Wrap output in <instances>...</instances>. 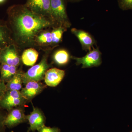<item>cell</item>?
<instances>
[{
  "mask_svg": "<svg viewBox=\"0 0 132 132\" xmlns=\"http://www.w3.org/2000/svg\"><path fill=\"white\" fill-rule=\"evenodd\" d=\"M29 125L28 132H35L45 126L46 118L44 114L38 108L33 106V110L30 114L27 115Z\"/></svg>",
  "mask_w": 132,
  "mask_h": 132,
  "instance_id": "9c48e42d",
  "label": "cell"
},
{
  "mask_svg": "<svg viewBox=\"0 0 132 132\" xmlns=\"http://www.w3.org/2000/svg\"><path fill=\"white\" fill-rule=\"evenodd\" d=\"M23 73L20 69L18 70L12 79L6 83V90L20 91L21 90L23 83Z\"/></svg>",
  "mask_w": 132,
  "mask_h": 132,
  "instance_id": "e0dca14e",
  "label": "cell"
},
{
  "mask_svg": "<svg viewBox=\"0 0 132 132\" xmlns=\"http://www.w3.org/2000/svg\"><path fill=\"white\" fill-rule=\"evenodd\" d=\"M67 29L62 27L53 28L51 31L52 46L53 48L56 47L62 41L63 34L67 31Z\"/></svg>",
  "mask_w": 132,
  "mask_h": 132,
  "instance_id": "d6986e66",
  "label": "cell"
},
{
  "mask_svg": "<svg viewBox=\"0 0 132 132\" xmlns=\"http://www.w3.org/2000/svg\"><path fill=\"white\" fill-rule=\"evenodd\" d=\"M13 43L11 30L7 25L0 21V50Z\"/></svg>",
  "mask_w": 132,
  "mask_h": 132,
  "instance_id": "4fadbf2b",
  "label": "cell"
},
{
  "mask_svg": "<svg viewBox=\"0 0 132 132\" xmlns=\"http://www.w3.org/2000/svg\"><path fill=\"white\" fill-rule=\"evenodd\" d=\"M27 101L20 91L6 90L0 100V109L8 112L16 107L24 106Z\"/></svg>",
  "mask_w": 132,
  "mask_h": 132,
  "instance_id": "277c9868",
  "label": "cell"
},
{
  "mask_svg": "<svg viewBox=\"0 0 132 132\" xmlns=\"http://www.w3.org/2000/svg\"><path fill=\"white\" fill-rule=\"evenodd\" d=\"M71 32L79 39L83 50L89 52L96 45V40L88 32L75 28L71 29Z\"/></svg>",
  "mask_w": 132,
  "mask_h": 132,
  "instance_id": "8fae6325",
  "label": "cell"
},
{
  "mask_svg": "<svg viewBox=\"0 0 132 132\" xmlns=\"http://www.w3.org/2000/svg\"><path fill=\"white\" fill-rule=\"evenodd\" d=\"M6 91V84L0 81V100Z\"/></svg>",
  "mask_w": 132,
  "mask_h": 132,
  "instance_id": "603a6c76",
  "label": "cell"
},
{
  "mask_svg": "<svg viewBox=\"0 0 132 132\" xmlns=\"http://www.w3.org/2000/svg\"><path fill=\"white\" fill-rule=\"evenodd\" d=\"M38 131V132H60V130L58 128L51 127L46 126L41 128Z\"/></svg>",
  "mask_w": 132,
  "mask_h": 132,
  "instance_id": "7402d4cb",
  "label": "cell"
},
{
  "mask_svg": "<svg viewBox=\"0 0 132 132\" xmlns=\"http://www.w3.org/2000/svg\"><path fill=\"white\" fill-rule=\"evenodd\" d=\"M50 52V50L46 52L39 63L32 66L27 72L23 73V83L26 84L31 81L40 82L44 79L45 73L50 67L47 61Z\"/></svg>",
  "mask_w": 132,
  "mask_h": 132,
  "instance_id": "3957f363",
  "label": "cell"
},
{
  "mask_svg": "<svg viewBox=\"0 0 132 132\" xmlns=\"http://www.w3.org/2000/svg\"><path fill=\"white\" fill-rule=\"evenodd\" d=\"M2 110L0 109V132H5L6 127L4 125V120L7 113L3 112Z\"/></svg>",
  "mask_w": 132,
  "mask_h": 132,
  "instance_id": "44dd1931",
  "label": "cell"
},
{
  "mask_svg": "<svg viewBox=\"0 0 132 132\" xmlns=\"http://www.w3.org/2000/svg\"><path fill=\"white\" fill-rule=\"evenodd\" d=\"M39 53L32 47L25 49L21 56L22 62L28 66H33L38 60Z\"/></svg>",
  "mask_w": 132,
  "mask_h": 132,
  "instance_id": "2e32d148",
  "label": "cell"
},
{
  "mask_svg": "<svg viewBox=\"0 0 132 132\" xmlns=\"http://www.w3.org/2000/svg\"><path fill=\"white\" fill-rule=\"evenodd\" d=\"M6 1V0H0V4L4 3Z\"/></svg>",
  "mask_w": 132,
  "mask_h": 132,
  "instance_id": "d4e9b609",
  "label": "cell"
},
{
  "mask_svg": "<svg viewBox=\"0 0 132 132\" xmlns=\"http://www.w3.org/2000/svg\"><path fill=\"white\" fill-rule=\"evenodd\" d=\"M18 67L6 64H0V81L7 83L18 72Z\"/></svg>",
  "mask_w": 132,
  "mask_h": 132,
  "instance_id": "9a60e30c",
  "label": "cell"
},
{
  "mask_svg": "<svg viewBox=\"0 0 132 132\" xmlns=\"http://www.w3.org/2000/svg\"><path fill=\"white\" fill-rule=\"evenodd\" d=\"M9 27L15 44L19 49L34 47V40L38 33L55 27L51 20L36 14L25 5H15L7 10Z\"/></svg>",
  "mask_w": 132,
  "mask_h": 132,
  "instance_id": "6da1fadb",
  "label": "cell"
},
{
  "mask_svg": "<svg viewBox=\"0 0 132 132\" xmlns=\"http://www.w3.org/2000/svg\"><path fill=\"white\" fill-rule=\"evenodd\" d=\"M50 14L55 27H62L68 29L71 27L64 0H50Z\"/></svg>",
  "mask_w": 132,
  "mask_h": 132,
  "instance_id": "7a4b0ae2",
  "label": "cell"
},
{
  "mask_svg": "<svg viewBox=\"0 0 132 132\" xmlns=\"http://www.w3.org/2000/svg\"><path fill=\"white\" fill-rule=\"evenodd\" d=\"M46 87V85L40 82L29 81L26 83V86L22 88L20 92L22 96L28 101H31Z\"/></svg>",
  "mask_w": 132,
  "mask_h": 132,
  "instance_id": "30bf717a",
  "label": "cell"
},
{
  "mask_svg": "<svg viewBox=\"0 0 132 132\" xmlns=\"http://www.w3.org/2000/svg\"><path fill=\"white\" fill-rule=\"evenodd\" d=\"M71 57L67 50L60 49L57 50L54 54L53 60L55 63L58 65L63 66L68 63Z\"/></svg>",
  "mask_w": 132,
  "mask_h": 132,
  "instance_id": "ac0fdd59",
  "label": "cell"
},
{
  "mask_svg": "<svg viewBox=\"0 0 132 132\" xmlns=\"http://www.w3.org/2000/svg\"><path fill=\"white\" fill-rule=\"evenodd\" d=\"M51 28L46 29L37 34L34 40V46L46 47L52 46Z\"/></svg>",
  "mask_w": 132,
  "mask_h": 132,
  "instance_id": "5bb4252c",
  "label": "cell"
},
{
  "mask_svg": "<svg viewBox=\"0 0 132 132\" xmlns=\"http://www.w3.org/2000/svg\"><path fill=\"white\" fill-rule=\"evenodd\" d=\"M131 132H132V131Z\"/></svg>",
  "mask_w": 132,
  "mask_h": 132,
  "instance_id": "4316f807",
  "label": "cell"
},
{
  "mask_svg": "<svg viewBox=\"0 0 132 132\" xmlns=\"http://www.w3.org/2000/svg\"><path fill=\"white\" fill-rule=\"evenodd\" d=\"M10 132H14L13 131H10Z\"/></svg>",
  "mask_w": 132,
  "mask_h": 132,
  "instance_id": "484cf974",
  "label": "cell"
},
{
  "mask_svg": "<svg viewBox=\"0 0 132 132\" xmlns=\"http://www.w3.org/2000/svg\"><path fill=\"white\" fill-rule=\"evenodd\" d=\"M69 1L72 2H78L82 0H68Z\"/></svg>",
  "mask_w": 132,
  "mask_h": 132,
  "instance_id": "cb8c5ba5",
  "label": "cell"
},
{
  "mask_svg": "<svg viewBox=\"0 0 132 132\" xmlns=\"http://www.w3.org/2000/svg\"><path fill=\"white\" fill-rule=\"evenodd\" d=\"M24 5L34 13L51 20L50 0H26Z\"/></svg>",
  "mask_w": 132,
  "mask_h": 132,
  "instance_id": "ba28073f",
  "label": "cell"
},
{
  "mask_svg": "<svg viewBox=\"0 0 132 132\" xmlns=\"http://www.w3.org/2000/svg\"><path fill=\"white\" fill-rule=\"evenodd\" d=\"M71 58L75 60L76 65H82V68H90L100 66L102 63L101 53L98 47L93 49L82 57L71 56Z\"/></svg>",
  "mask_w": 132,
  "mask_h": 132,
  "instance_id": "8992f818",
  "label": "cell"
},
{
  "mask_svg": "<svg viewBox=\"0 0 132 132\" xmlns=\"http://www.w3.org/2000/svg\"><path fill=\"white\" fill-rule=\"evenodd\" d=\"M28 121L23 106L14 108L8 112L4 120V125L8 128H13Z\"/></svg>",
  "mask_w": 132,
  "mask_h": 132,
  "instance_id": "52a82bcc",
  "label": "cell"
},
{
  "mask_svg": "<svg viewBox=\"0 0 132 132\" xmlns=\"http://www.w3.org/2000/svg\"><path fill=\"white\" fill-rule=\"evenodd\" d=\"M119 7L123 10H132V0H118Z\"/></svg>",
  "mask_w": 132,
  "mask_h": 132,
  "instance_id": "ffe728a7",
  "label": "cell"
},
{
  "mask_svg": "<svg viewBox=\"0 0 132 132\" xmlns=\"http://www.w3.org/2000/svg\"><path fill=\"white\" fill-rule=\"evenodd\" d=\"M20 49L14 43L8 45L0 50V64H6L16 67L21 64Z\"/></svg>",
  "mask_w": 132,
  "mask_h": 132,
  "instance_id": "5b68a950",
  "label": "cell"
},
{
  "mask_svg": "<svg viewBox=\"0 0 132 132\" xmlns=\"http://www.w3.org/2000/svg\"><path fill=\"white\" fill-rule=\"evenodd\" d=\"M65 74L64 70L55 68L50 69L46 72L44 78L46 85L52 87L57 86L63 79Z\"/></svg>",
  "mask_w": 132,
  "mask_h": 132,
  "instance_id": "7c38bea8",
  "label": "cell"
}]
</instances>
